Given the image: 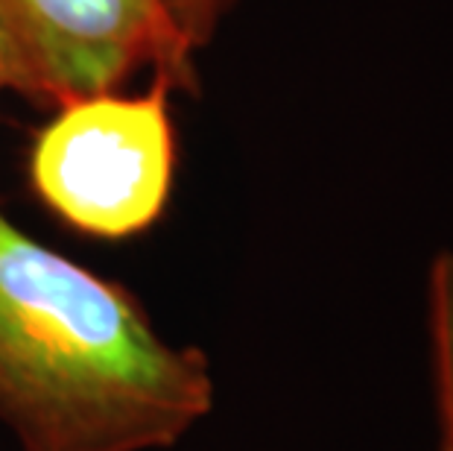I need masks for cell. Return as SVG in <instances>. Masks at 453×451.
Returning a JSON list of instances; mask_svg holds the SVG:
<instances>
[{"instance_id": "obj_3", "label": "cell", "mask_w": 453, "mask_h": 451, "mask_svg": "<svg viewBox=\"0 0 453 451\" xmlns=\"http://www.w3.org/2000/svg\"><path fill=\"white\" fill-rule=\"evenodd\" d=\"M0 53L6 89L56 109L141 68L194 89V47L167 0H0Z\"/></svg>"}, {"instance_id": "obj_6", "label": "cell", "mask_w": 453, "mask_h": 451, "mask_svg": "<svg viewBox=\"0 0 453 451\" xmlns=\"http://www.w3.org/2000/svg\"><path fill=\"white\" fill-rule=\"evenodd\" d=\"M0 89H6V74H4V53H0Z\"/></svg>"}, {"instance_id": "obj_2", "label": "cell", "mask_w": 453, "mask_h": 451, "mask_svg": "<svg viewBox=\"0 0 453 451\" xmlns=\"http://www.w3.org/2000/svg\"><path fill=\"white\" fill-rule=\"evenodd\" d=\"M167 94L170 85L156 80L143 97L109 91L59 105L30 152L35 197L73 232L100 241L156 226L176 170Z\"/></svg>"}, {"instance_id": "obj_1", "label": "cell", "mask_w": 453, "mask_h": 451, "mask_svg": "<svg viewBox=\"0 0 453 451\" xmlns=\"http://www.w3.org/2000/svg\"><path fill=\"white\" fill-rule=\"evenodd\" d=\"M211 401L205 354L0 214V419L27 451L164 448Z\"/></svg>"}, {"instance_id": "obj_4", "label": "cell", "mask_w": 453, "mask_h": 451, "mask_svg": "<svg viewBox=\"0 0 453 451\" xmlns=\"http://www.w3.org/2000/svg\"><path fill=\"white\" fill-rule=\"evenodd\" d=\"M427 331L439 451H453V249L433 258L427 276Z\"/></svg>"}, {"instance_id": "obj_5", "label": "cell", "mask_w": 453, "mask_h": 451, "mask_svg": "<svg viewBox=\"0 0 453 451\" xmlns=\"http://www.w3.org/2000/svg\"><path fill=\"white\" fill-rule=\"evenodd\" d=\"M234 4L237 0H167L173 18H176V24L181 27L194 51L211 42L217 24L223 21V15Z\"/></svg>"}]
</instances>
